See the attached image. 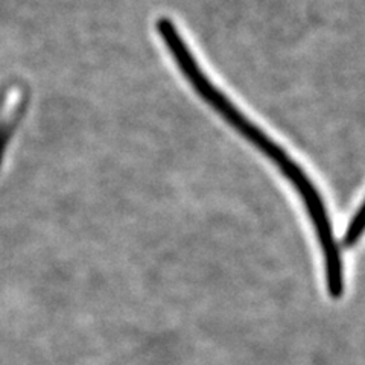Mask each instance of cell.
<instances>
[{"label":"cell","instance_id":"1","mask_svg":"<svg viewBox=\"0 0 365 365\" xmlns=\"http://www.w3.org/2000/svg\"><path fill=\"white\" fill-rule=\"evenodd\" d=\"M157 31L163 43L166 44L168 51L174 56L181 73L185 75L193 90H195L209 106H212L213 110L218 111L235 130H237L239 134L244 135L248 142L253 143L259 151L264 153L271 162L280 169V173L291 181V185L297 189V192H299V195L302 197L306 205L307 213L311 216L322 213L324 210V201L322 195H319L318 189L314 186L311 178L306 175L304 170L297 165L287 153H284L282 146L274 142L269 135H267L257 127V125L247 119L244 114L225 98L222 91L212 84L210 79L201 71L195 56L189 51L186 41L181 38L180 32L174 26V23L169 19H160L157 21Z\"/></svg>","mask_w":365,"mask_h":365},{"label":"cell","instance_id":"2","mask_svg":"<svg viewBox=\"0 0 365 365\" xmlns=\"http://www.w3.org/2000/svg\"><path fill=\"white\" fill-rule=\"evenodd\" d=\"M28 107V98H21L20 104L8 113V116L0 122V168L4 165V157L6 153V148L13 139L14 131L17 128V125L20 123L21 118L25 116Z\"/></svg>","mask_w":365,"mask_h":365},{"label":"cell","instance_id":"3","mask_svg":"<svg viewBox=\"0 0 365 365\" xmlns=\"http://www.w3.org/2000/svg\"><path fill=\"white\" fill-rule=\"evenodd\" d=\"M364 232H365V201L361 205L358 213L353 216V220L350 221V224L347 227V232L344 236V245L347 248L355 247L361 239V236L364 235Z\"/></svg>","mask_w":365,"mask_h":365}]
</instances>
